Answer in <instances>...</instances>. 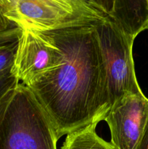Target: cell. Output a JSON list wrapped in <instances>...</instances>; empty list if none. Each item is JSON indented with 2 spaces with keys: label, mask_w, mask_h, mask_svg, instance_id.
<instances>
[{
  "label": "cell",
  "mask_w": 148,
  "mask_h": 149,
  "mask_svg": "<svg viewBox=\"0 0 148 149\" xmlns=\"http://www.w3.org/2000/svg\"><path fill=\"white\" fill-rule=\"evenodd\" d=\"M94 25L40 31L60 49L62 61L26 86L50 119L58 140L104 120L110 109L104 58Z\"/></svg>",
  "instance_id": "6da1fadb"
},
{
  "label": "cell",
  "mask_w": 148,
  "mask_h": 149,
  "mask_svg": "<svg viewBox=\"0 0 148 149\" xmlns=\"http://www.w3.org/2000/svg\"><path fill=\"white\" fill-rule=\"evenodd\" d=\"M60 49L40 31L22 30L12 72L27 85L36 77L60 65Z\"/></svg>",
  "instance_id": "8992f818"
},
{
  "label": "cell",
  "mask_w": 148,
  "mask_h": 149,
  "mask_svg": "<svg viewBox=\"0 0 148 149\" xmlns=\"http://www.w3.org/2000/svg\"><path fill=\"white\" fill-rule=\"evenodd\" d=\"M19 84V80L12 72V67L0 72V103Z\"/></svg>",
  "instance_id": "30bf717a"
},
{
  "label": "cell",
  "mask_w": 148,
  "mask_h": 149,
  "mask_svg": "<svg viewBox=\"0 0 148 149\" xmlns=\"http://www.w3.org/2000/svg\"><path fill=\"white\" fill-rule=\"evenodd\" d=\"M50 119L30 90L20 84L0 109V149H57Z\"/></svg>",
  "instance_id": "7a4b0ae2"
},
{
  "label": "cell",
  "mask_w": 148,
  "mask_h": 149,
  "mask_svg": "<svg viewBox=\"0 0 148 149\" xmlns=\"http://www.w3.org/2000/svg\"><path fill=\"white\" fill-rule=\"evenodd\" d=\"M107 20L126 36L135 39L148 30V0H100Z\"/></svg>",
  "instance_id": "52a82bcc"
},
{
  "label": "cell",
  "mask_w": 148,
  "mask_h": 149,
  "mask_svg": "<svg viewBox=\"0 0 148 149\" xmlns=\"http://www.w3.org/2000/svg\"><path fill=\"white\" fill-rule=\"evenodd\" d=\"M136 149H148V116L142 132L141 139Z\"/></svg>",
  "instance_id": "7c38bea8"
},
{
  "label": "cell",
  "mask_w": 148,
  "mask_h": 149,
  "mask_svg": "<svg viewBox=\"0 0 148 149\" xmlns=\"http://www.w3.org/2000/svg\"><path fill=\"white\" fill-rule=\"evenodd\" d=\"M148 116V99L144 94H129L113 103L104 120L115 149H136Z\"/></svg>",
  "instance_id": "5b68a950"
},
{
  "label": "cell",
  "mask_w": 148,
  "mask_h": 149,
  "mask_svg": "<svg viewBox=\"0 0 148 149\" xmlns=\"http://www.w3.org/2000/svg\"><path fill=\"white\" fill-rule=\"evenodd\" d=\"M94 26L104 58L110 108L126 95L143 94L135 73L132 54L134 39L107 19Z\"/></svg>",
  "instance_id": "277c9868"
},
{
  "label": "cell",
  "mask_w": 148,
  "mask_h": 149,
  "mask_svg": "<svg viewBox=\"0 0 148 149\" xmlns=\"http://www.w3.org/2000/svg\"><path fill=\"white\" fill-rule=\"evenodd\" d=\"M6 15L20 30H54L105 20L100 0H7Z\"/></svg>",
  "instance_id": "3957f363"
},
{
  "label": "cell",
  "mask_w": 148,
  "mask_h": 149,
  "mask_svg": "<svg viewBox=\"0 0 148 149\" xmlns=\"http://www.w3.org/2000/svg\"><path fill=\"white\" fill-rule=\"evenodd\" d=\"M22 30L8 32L0 37V72L13 67Z\"/></svg>",
  "instance_id": "9c48e42d"
},
{
  "label": "cell",
  "mask_w": 148,
  "mask_h": 149,
  "mask_svg": "<svg viewBox=\"0 0 148 149\" xmlns=\"http://www.w3.org/2000/svg\"><path fill=\"white\" fill-rule=\"evenodd\" d=\"M10 32H11V31H10ZM7 33H8V32H7ZM4 33H0V37H1V36H2L3 34H4Z\"/></svg>",
  "instance_id": "5bb4252c"
},
{
  "label": "cell",
  "mask_w": 148,
  "mask_h": 149,
  "mask_svg": "<svg viewBox=\"0 0 148 149\" xmlns=\"http://www.w3.org/2000/svg\"><path fill=\"white\" fill-rule=\"evenodd\" d=\"M98 123H93L67 135L61 149H115L96 132Z\"/></svg>",
  "instance_id": "ba28073f"
},
{
  "label": "cell",
  "mask_w": 148,
  "mask_h": 149,
  "mask_svg": "<svg viewBox=\"0 0 148 149\" xmlns=\"http://www.w3.org/2000/svg\"><path fill=\"white\" fill-rule=\"evenodd\" d=\"M7 96H6V97H7ZM6 97H4V100H2V101H1V103H0V109H1V105H2L3 102H4V99H5V98H6Z\"/></svg>",
  "instance_id": "4fadbf2b"
},
{
  "label": "cell",
  "mask_w": 148,
  "mask_h": 149,
  "mask_svg": "<svg viewBox=\"0 0 148 149\" xmlns=\"http://www.w3.org/2000/svg\"><path fill=\"white\" fill-rule=\"evenodd\" d=\"M7 0H0V33L20 30L6 15Z\"/></svg>",
  "instance_id": "8fae6325"
}]
</instances>
